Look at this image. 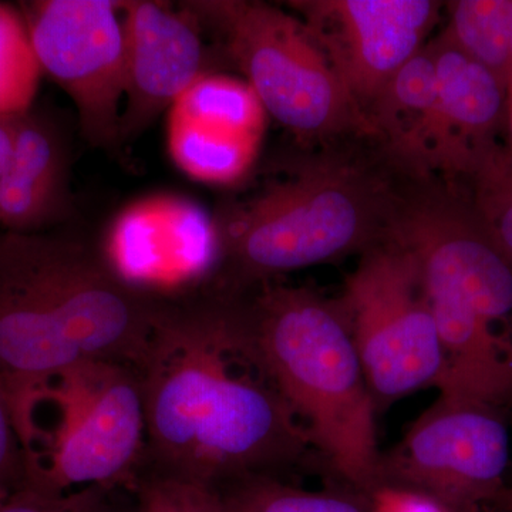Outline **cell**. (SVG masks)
Returning a JSON list of instances; mask_svg holds the SVG:
<instances>
[{
  "label": "cell",
  "mask_w": 512,
  "mask_h": 512,
  "mask_svg": "<svg viewBox=\"0 0 512 512\" xmlns=\"http://www.w3.org/2000/svg\"><path fill=\"white\" fill-rule=\"evenodd\" d=\"M136 370L146 413L143 473L221 490L279 477L315 451L256 359L239 293L163 298Z\"/></svg>",
  "instance_id": "cell-1"
},
{
  "label": "cell",
  "mask_w": 512,
  "mask_h": 512,
  "mask_svg": "<svg viewBox=\"0 0 512 512\" xmlns=\"http://www.w3.org/2000/svg\"><path fill=\"white\" fill-rule=\"evenodd\" d=\"M161 301L79 239L0 234V392L28 458L46 387L83 363L136 369Z\"/></svg>",
  "instance_id": "cell-2"
},
{
  "label": "cell",
  "mask_w": 512,
  "mask_h": 512,
  "mask_svg": "<svg viewBox=\"0 0 512 512\" xmlns=\"http://www.w3.org/2000/svg\"><path fill=\"white\" fill-rule=\"evenodd\" d=\"M239 295L256 359L313 450L367 497L380 484L377 410L338 299L271 282Z\"/></svg>",
  "instance_id": "cell-3"
},
{
  "label": "cell",
  "mask_w": 512,
  "mask_h": 512,
  "mask_svg": "<svg viewBox=\"0 0 512 512\" xmlns=\"http://www.w3.org/2000/svg\"><path fill=\"white\" fill-rule=\"evenodd\" d=\"M396 192L389 175L352 154L312 158L225 218L217 229L212 291L245 292L275 276L362 254L386 237Z\"/></svg>",
  "instance_id": "cell-4"
},
{
  "label": "cell",
  "mask_w": 512,
  "mask_h": 512,
  "mask_svg": "<svg viewBox=\"0 0 512 512\" xmlns=\"http://www.w3.org/2000/svg\"><path fill=\"white\" fill-rule=\"evenodd\" d=\"M181 9L217 29L265 113L296 137L373 140L366 114L301 19L248 0H188Z\"/></svg>",
  "instance_id": "cell-5"
},
{
  "label": "cell",
  "mask_w": 512,
  "mask_h": 512,
  "mask_svg": "<svg viewBox=\"0 0 512 512\" xmlns=\"http://www.w3.org/2000/svg\"><path fill=\"white\" fill-rule=\"evenodd\" d=\"M43 404L55 407L57 419L40 434L30 456L29 483L56 493L89 485L136 487L147 439L143 392L133 366L83 363L46 387L39 407Z\"/></svg>",
  "instance_id": "cell-6"
},
{
  "label": "cell",
  "mask_w": 512,
  "mask_h": 512,
  "mask_svg": "<svg viewBox=\"0 0 512 512\" xmlns=\"http://www.w3.org/2000/svg\"><path fill=\"white\" fill-rule=\"evenodd\" d=\"M360 255L338 302L382 412L417 390L437 389L444 355L413 252L386 235Z\"/></svg>",
  "instance_id": "cell-7"
},
{
  "label": "cell",
  "mask_w": 512,
  "mask_h": 512,
  "mask_svg": "<svg viewBox=\"0 0 512 512\" xmlns=\"http://www.w3.org/2000/svg\"><path fill=\"white\" fill-rule=\"evenodd\" d=\"M507 416L467 397L441 394L387 453L380 484L427 494L450 512L493 507L507 487ZM379 484V485H380Z\"/></svg>",
  "instance_id": "cell-8"
},
{
  "label": "cell",
  "mask_w": 512,
  "mask_h": 512,
  "mask_svg": "<svg viewBox=\"0 0 512 512\" xmlns=\"http://www.w3.org/2000/svg\"><path fill=\"white\" fill-rule=\"evenodd\" d=\"M120 3H19L40 70L70 97L83 137L100 148L119 146L126 86V42Z\"/></svg>",
  "instance_id": "cell-9"
},
{
  "label": "cell",
  "mask_w": 512,
  "mask_h": 512,
  "mask_svg": "<svg viewBox=\"0 0 512 512\" xmlns=\"http://www.w3.org/2000/svg\"><path fill=\"white\" fill-rule=\"evenodd\" d=\"M366 114L394 74L426 46L434 0H296L289 3Z\"/></svg>",
  "instance_id": "cell-10"
},
{
  "label": "cell",
  "mask_w": 512,
  "mask_h": 512,
  "mask_svg": "<svg viewBox=\"0 0 512 512\" xmlns=\"http://www.w3.org/2000/svg\"><path fill=\"white\" fill-rule=\"evenodd\" d=\"M126 42V86L119 144L133 140L205 72L197 20L151 0L120 3Z\"/></svg>",
  "instance_id": "cell-11"
},
{
  "label": "cell",
  "mask_w": 512,
  "mask_h": 512,
  "mask_svg": "<svg viewBox=\"0 0 512 512\" xmlns=\"http://www.w3.org/2000/svg\"><path fill=\"white\" fill-rule=\"evenodd\" d=\"M437 69V103L421 178H470L505 130L507 86L458 49L443 32L429 43Z\"/></svg>",
  "instance_id": "cell-12"
},
{
  "label": "cell",
  "mask_w": 512,
  "mask_h": 512,
  "mask_svg": "<svg viewBox=\"0 0 512 512\" xmlns=\"http://www.w3.org/2000/svg\"><path fill=\"white\" fill-rule=\"evenodd\" d=\"M69 146L52 114L30 107L20 116L15 157L0 181V225L9 232H45L69 217Z\"/></svg>",
  "instance_id": "cell-13"
},
{
  "label": "cell",
  "mask_w": 512,
  "mask_h": 512,
  "mask_svg": "<svg viewBox=\"0 0 512 512\" xmlns=\"http://www.w3.org/2000/svg\"><path fill=\"white\" fill-rule=\"evenodd\" d=\"M436 103V62L427 43L394 74L366 111L373 140L397 173L421 178Z\"/></svg>",
  "instance_id": "cell-14"
},
{
  "label": "cell",
  "mask_w": 512,
  "mask_h": 512,
  "mask_svg": "<svg viewBox=\"0 0 512 512\" xmlns=\"http://www.w3.org/2000/svg\"><path fill=\"white\" fill-rule=\"evenodd\" d=\"M261 137L170 116L168 150L177 167L194 180L231 184L254 163Z\"/></svg>",
  "instance_id": "cell-15"
},
{
  "label": "cell",
  "mask_w": 512,
  "mask_h": 512,
  "mask_svg": "<svg viewBox=\"0 0 512 512\" xmlns=\"http://www.w3.org/2000/svg\"><path fill=\"white\" fill-rule=\"evenodd\" d=\"M443 33L508 86L512 80V0L450 2Z\"/></svg>",
  "instance_id": "cell-16"
},
{
  "label": "cell",
  "mask_w": 512,
  "mask_h": 512,
  "mask_svg": "<svg viewBox=\"0 0 512 512\" xmlns=\"http://www.w3.org/2000/svg\"><path fill=\"white\" fill-rule=\"evenodd\" d=\"M168 113L254 137L262 136L266 114L247 82L210 73L192 84Z\"/></svg>",
  "instance_id": "cell-17"
},
{
  "label": "cell",
  "mask_w": 512,
  "mask_h": 512,
  "mask_svg": "<svg viewBox=\"0 0 512 512\" xmlns=\"http://www.w3.org/2000/svg\"><path fill=\"white\" fill-rule=\"evenodd\" d=\"M220 493L228 512H370L355 490H303L272 476L245 478Z\"/></svg>",
  "instance_id": "cell-18"
},
{
  "label": "cell",
  "mask_w": 512,
  "mask_h": 512,
  "mask_svg": "<svg viewBox=\"0 0 512 512\" xmlns=\"http://www.w3.org/2000/svg\"><path fill=\"white\" fill-rule=\"evenodd\" d=\"M42 74L19 6L0 2V116L33 107Z\"/></svg>",
  "instance_id": "cell-19"
},
{
  "label": "cell",
  "mask_w": 512,
  "mask_h": 512,
  "mask_svg": "<svg viewBox=\"0 0 512 512\" xmlns=\"http://www.w3.org/2000/svg\"><path fill=\"white\" fill-rule=\"evenodd\" d=\"M464 183L474 210L512 271V148L498 143Z\"/></svg>",
  "instance_id": "cell-20"
},
{
  "label": "cell",
  "mask_w": 512,
  "mask_h": 512,
  "mask_svg": "<svg viewBox=\"0 0 512 512\" xmlns=\"http://www.w3.org/2000/svg\"><path fill=\"white\" fill-rule=\"evenodd\" d=\"M138 512H228L220 490L144 471L136 484Z\"/></svg>",
  "instance_id": "cell-21"
},
{
  "label": "cell",
  "mask_w": 512,
  "mask_h": 512,
  "mask_svg": "<svg viewBox=\"0 0 512 512\" xmlns=\"http://www.w3.org/2000/svg\"><path fill=\"white\" fill-rule=\"evenodd\" d=\"M29 458L15 420L0 392V500L29 483Z\"/></svg>",
  "instance_id": "cell-22"
},
{
  "label": "cell",
  "mask_w": 512,
  "mask_h": 512,
  "mask_svg": "<svg viewBox=\"0 0 512 512\" xmlns=\"http://www.w3.org/2000/svg\"><path fill=\"white\" fill-rule=\"evenodd\" d=\"M76 497L77 490L56 493L28 483L0 501V512H69Z\"/></svg>",
  "instance_id": "cell-23"
},
{
  "label": "cell",
  "mask_w": 512,
  "mask_h": 512,
  "mask_svg": "<svg viewBox=\"0 0 512 512\" xmlns=\"http://www.w3.org/2000/svg\"><path fill=\"white\" fill-rule=\"evenodd\" d=\"M367 500L370 512H450L429 495L400 485L380 484Z\"/></svg>",
  "instance_id": "cell-24"
},
{
  "label": "cell",
  "mask_w": 512,
  "mask_h": 512,
  "mask_svg": "<svg viewBox=\"0 0 512 512\" xmlns=\"http://www.w3.org/2000/svg\"><path fill=\"white\" fill-rule=\"evenodd\" d=\"M113 490L89 485L77 490L76 501L69 512H121L111 498Z\"/></svg>",
  "instance_id": "cell-25"
},
{
  "label": "cell",
  "mask_w": 512,
  "mask_h": 512,
  "mask_svg": "<svg viewBox=\"0 0 512 512\" xmlns=\"http://www.w3.org/2000/svg\"><path fill=\"white\" fill-rule=\"evenodd\" d=\"M22 114L0 116V181L8 174L13 157H15L20 116Z\"/></svg>",
  "instance_id": "cell-26"
},
{
  "label": "cell",
  "mask_w": 512,
  "mask_h": 512,
  "mask_svg": "<svg viewBox=\"0 0 512 512\" xmlns=\"http://www.w3.org/2000/svg\"><path fill=\"white\" fill-rule=\"evenodd\" d=\"M498 512H512V485H507L493 505Z\"/></svg>",
  "instance_id": "cell-27"
},
{
  "label": "cell",
  "mask_w": 512,
  "mask_h": 512,
  "mask_svg": "<svg viewBox=\"0 0 512 512\" xmlns=\"http://www.w3.org/2000/svg\"><path fill=\"white\" fill-rule=\"evenodd\" d=\"M505 130L508 133L507 146L512 148V80L507 86V116H505Z\"/></svg>",
  "instance_id": "cell-28"
},
{
  "label": "cell",
  "mask_w": 512,
  "mask_h": 512,
  "mask_svg": "<svg viewBox=\"0 0 512 512\" xmlns=\"http://www.w3.org/2000/svg\"><path fill=\"white\" fill-rule=\"evenodd\" d=\"M0 501H2V500H0Z\"/></svg>",
  "instance_id": "cell-29"
}]
</instances>
